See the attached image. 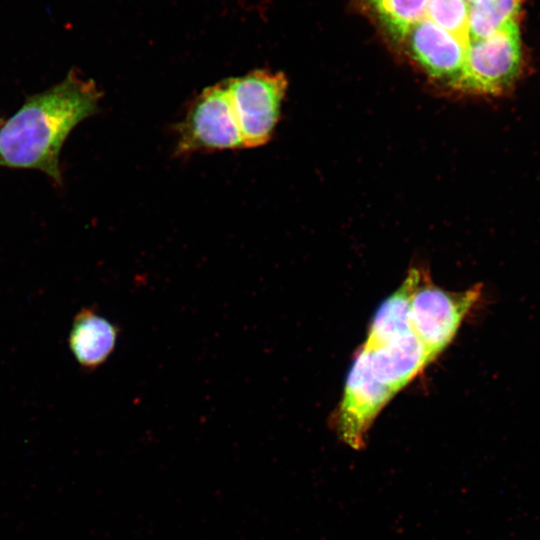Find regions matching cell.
<instances>
[{
	"instance_id": "obj_1",
	"label": "cell",
	"mask_w": 540,
	"mask_h": 540,
	"mask_svg": "<svg viewBox=\"0 0 540 540\" xmlns=\"http://www.w3.org/2000/svg\"><path fill=\"white\" fill-rule=\"evenodd\" d=\"M102 96L72 69L58 84L31 95L0 127V166L37 169L62 184L59 156L74 127L94 115Z\"/></svg>"
},
{
	"instance_id": "obj_2",
	"label": "cell",
	"mask_w": 540,
	"mask_h": 540,
	"mask_svg": "<svg viewBox=\"0 0 540 540\" xmlns=\"http://www.w3.org/2000/svg\"><path fill=\"white\" fill-rule=\"evenodd\" d=\"M482 285L460 292L436 286L428 271L421 268L412 293L410 329L425 346L433 361L453 340L466 315L482 294Z\"/></svg>"
},
{
	"instance_id": "obj_3",
	"label": "cell",
	"mask_w": 540,
	"mask_h": 540,
	"mask_svg": "<svg viewBox=\"0 0 540 540\" xmlns=\"http://www.w3.org/2000/svg\"><path fill=\"white\" fill-rule=\"evenodd\" d=\"M177 131L180 155L245 148L225 81L198 95Z\"/></svg>"
},
{
	"instance_id": "obj_4",
	"label": "cell",
	"mask_w": 540,
	"mask_h": 540,
	"mask_svg": "<svg viewBox=\"0 0 540 540\" xmlns=\"http://www.w3.org/2000/svg\"><path fill=\"white\" fill-rule=\"evenodd\" d=\"M225 83L245 148L266 144L280 117L288 85L286 76L259 69Z\"/></svg>"
},
{
	"instance_id": "obj_5",
	"label": "cell",
	"mask_w": 540,
	"mask_h": 540,
	"mask_svg": "<svg viewBox=\"0 0 540 540\" xmlns=\"http://www.w3.org/2000/svg\"><path fill=\"white\" fill-rule=\"evenodd\" d=\"M393 396L372 375L369 353L360 346L332 420L338 438L351 449L362 450L366 446L367 434L373 422Z\"/></svg>"
},
{
	"instance_id": "obj_6",
	"label": "cell",
	"mask_w": 540,
	"mask_h": 540,
	"mask_svg": "<svg viewBox=\"0 0 540 540\" xmlns=\"http://www.w3.org/2000/svg\"><path fill=\"white\" fill-rule=\"evenodd\" d=\"M520 66V32L514 22L469 46L456 91L501 92L518 76Z\"/></svg>"
},
{
	"instance_id": "obj_7",
	"label": "cell",
	"mask_w": 540,
	"mask_h": 540,
	"mask_svg": "<svg viewBox=\"0 0 540 540\" xmlns=\"http://www.w3.org/2000/svg\"><path fill=\"white\" fill-rule=\"evenodd\" d=\"M368 353L372 375L394 395L432 362L425 346L413 332Z\"/></svg>"
},
{
	"instance_id": "obj_8",
	"label": "cell",
	"mask_w": 540,
	"mask_h": 540,
	"mask_svg": "<svg viewBox=\"0 0 540 540\" xmlns=\"http://www.w3.org/2000/svg\"><path fill=\"white\" fill-rule=\"evenodd\" d=\"M119 328L96 309L82 308L75 316L68 337L69 348L86 371L101 366L115 349Z\"/></svg>"
},
{
	"instance_id": "obj_9",
	"label": "cell",
	"mask_w": 540,
	"mask_h": 540,
	"mask_svg": "<svg viewBox=\"0 0 540 540\" xmlns=\"http://www.w3.org/2000/svg\"><path fill=\"white\" fill-rule=\"evenodd\" d=\"M420 272L419 267L411 268L401 285L378 307L362 344L367 351L412 332L409 323L410 302Z\"/></svg>"
},
{
	"instance_id": "obj_10",
	"label": "cell",
	"mask_w": 540,
	"mask_h": 540,
	"mask_svg": "<svg viewBox=\"0 0 540 540\" xmlns=\"http://www.w3.org/2000/svg\"><path fill=\"white\" fill-rule=\"evenodd\" d=\"M521 3L522 0H476L470 10V45L518 22Z\"/></svg>"
},
{
	"instance_id": "obj_11",
	"label": "cell",
	"mask_w": 540,
	"mask_h": 540,
	"mask_svg": "<svg viewBox=\"0 0 540 540\" xmlns=\"http://www.w3.org/2000/svg\"><path fill=\"white\" fill-rule=\"evenodd\" d=\"M468 1H470V2H475L476 0H468Z\"/></svg>"
},
{
	"instance_id": "obj_12",
	"label": "cell",
	"mask_w": 540,
	"mask_h": 540,
	"mask_svg": "<svg viewBox=\"0 0 540 540\" xmlns=\"http://www.w3.org/2000/svg\"><path fill=\"white\" fill-rule=\"evenodd\" d=\"M0 125H1V122H0Z\"/></svg>"
}]
</instances>
